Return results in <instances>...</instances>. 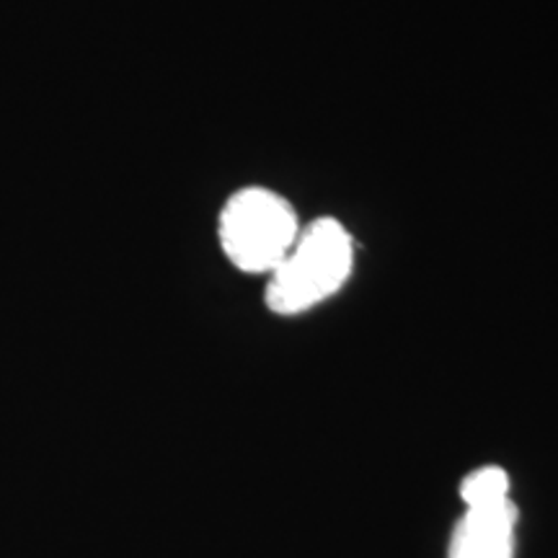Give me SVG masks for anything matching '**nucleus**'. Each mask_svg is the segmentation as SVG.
Wrapping results in <instances>:
<instances>
[{
    "instance_id": "obj_1",
    "label": "nucleus",
    "mask_w": 558,
    "mask_h": 558,
    "mask_svg": "<svg viewBox=\"0 0 558 558\" xmlns=\"http://www.w3.org/2000/svg\"><path fill=\"white\" fill-rule=\"evenodd\" d=\"M354 267V243L333 218L311 222L284 262L271 271L267 305L279 316H298L344 288Z\"/></svg>"
},
{
    "instance_id": "obj_2",
    "label": "nucleus",
    "mask_w": 558,
    "mask_h": 558,
    "mask_svg": "<svg viewBox=\"0 0 558 558\" xmlns=\"http://www.w3.org/2000/svg\"><path fill=\"white\" fill-rule=\"evenodd\" d=\"M298 235V215L290 202L262 186L235 192L220 215V246L230 264L248 275H271Z\"/></svg>"
},
{
    "instance_id": "obj_3",
    "label": "nucleus",
    "mask_w": 558,
    "mask_h": 558,
    "mask_svg": "<svg viewBox=\"0 0 558 558\" xmlns=\"http://www.w3.org/2000/svg\"><path fill=\"white\" fill-rule=\"evenodd\" d=\"M514 520L509 499L469 509L456 530L450 558H512Z\"/></svg>"
},
{
    "instance_id": "obj_4",
    "label": "nucleus",
    "mask_w": 558,
    "mask_h": 558,
    "mask_svg": "<svg viewBox=\"0 0 558 558\" xmlns=\"http://www.w3.org/2000/svg\"><path fill=\"white\" fill-rule=\"evenodd\" d=\"M509 492V478L501 469H481L471 473L469 478L460 486V494H463V501L469 509L478 507H492L499 505V501H507Z\"/></svg>"
}]
</instances>
